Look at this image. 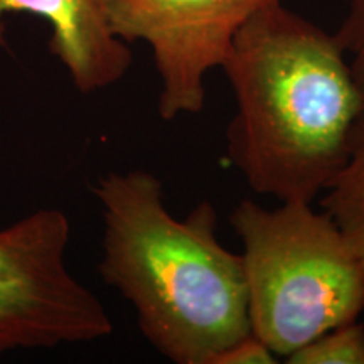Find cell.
<instances>
[{
	"instance_id": "cell-1",
	"label": "cell",
	"mask_w": 364,
	"mask_h": 364,
	"mask_svg": "<svg viewBox=\"0 0 364 364\" xmlns=\"http://www.w3.org/2000/svg\"><path fill=\"white\" fill-rule=\"evenodd\" d=\"M221 68L236 100L230 162L253 193L316 201L344 166L364 110L336 36L277 2L241 27Z\"/></svg>"
},
{
	"instance_id": "cell-2",
	"label": "cell",
	"mask_w": 364,
	"mask_h": 364,
	"mask_svg": "<svg viewBox=\"0 0 364 364\" xmlns=\"http://www.w3.org/2000/svg\"><path fill=\"white\" fill-rule=\"evenodd\" d=\"M93 194L103 216L100 275L129 300L157 353L176 364H209L252 332L241 255L216 238L211 203L177 220L161 179L144 169L108 172Z\"/></svg>"
},
{
	"instance_id": "cell-3",
	"label": "cell",
	"mask_w": 364,
	"mask_h": 364,
	"mask_svg": "<svg viewBox=\"0 0 364 364\" xmlns=\"http://www.w3.org/2000/svg\"><path fill=\"white\" fill-rule=\"evenodd\" d=\"M241 241L250 329L289 358L364 311L361 260L312 203L265 208L243 199L230 216Z\"/></svg>"
},
{
	"instance_id": "cell-4",
	"label": "cell",
	"mask_w": 364,
	"mask_h": 364,
	"mask_svg": "<svg viewBox=\"0 0 364 364\" xmlns=\"http://www.w3.org/2000/svg\"><path fill=\"white\" fill-rule=\"evenodd\" d=\"M71 223L38 209L0 230V354L93 343L113 332L102 300L66 267Z\"/></svg>"
},
{
	"instance_id": "cell-5",
	"label": "cell",
	"mask_w": 364,
	"mask_h": 364,
	"mask_svg": "<svg viewBox=\"0 0 364 364\" xmlns=\"http://www.w3.org/2000/svg\"><path fill=\"white\" fill-rule=\"evenodd\" d=\"M282 0H103L110 31L152 49L161 80L162 120L198 115L206 105V76L221 68L240 29Z\"/></svg>"
},
{
	"instance_id": "cell-6",
	"label": "cell",
	"mask_w": 364,
	"mask_h": 364,
	"mask_svg": "<svg viewBox=\"0 0 364 364\" xmlns=\"http://www.w3.org/2000/svg\"><path fill=\"white\" fill-rule=\"evenodd\" d=\"M12 12L33 14L51 24L49 51L81 93L108 88L129 71L132 51L110 31L103 0H0V46L4 19Z\"/></svg>"
},
{
	"instance_id": "cell-7",
	"label": "cell",
	"mask_w": 364,
	"mask_h": 364,
	"mask_svg": "<svg viewBox=\"0 0 364 364\" xmlns=\"http://www.w3.org/2000/svg\"><path fill=\"white\" fill-rule=\"evenodd\" d=\"M321 196L322 211L336 223L349 248L364 255V110L354 127L344 166Z\"/></svg>"
},
{
	"instance_id": "cell-8",
	"label": "cell",
	"mask_w": 364,
	"mask_h": 364,
	"mask_svg": "<svg viewBox=\"0 0 364 364\" xmlns=\"http://www.w3.org/2000/svg\"><path fill=\"white\" fill-rule=\"evenodd\" d=\"M289 364H364V326L346 322L322 332L289 358Z\"/></svg>"
},
{
	"instance_id": "cell-9",
	"label": "cell",
	"mask_w": 364,
	"mask_h": 364,
	"mask_svg": "<svg viewBox=\"0 0 364 364\" xmlns=\"http://www.w3.org/2000/svg\"><path fill=\"white\" fill-rule=\"evenodd\" d=\"M348 2V14L334 36L348 58L354 78L364 91V0Z\"/></svg>"
},
{
	"instance_id": "cell-10",
	"label": "cell",
	"mask_w": 364,
	"mask_h": 364,
	"mask_svg": "<svg viewBox=\"0 0 364 364\" xmlns=\"http://www.w3.org/2000/svg\"><path fill=\"white\" fill-rule=\"evenodd\" d=\"M279 363L277 354L272 351L260 338L250 332L228 346L211 359L209 364H275Z\"/></svg>"
},
{
	"instance_id": "cell-11",
	"label": "cell",
	"mask_w": 364,
	"mask_h": 364,
	"mask_svg": "<svg viewBox=\"0 0 364 364\" xmlns=\"http://www.w3.org/2000/svg\"><path fill=\"white\" fill-rule=\"evenodd\" d=\"M359 260H361V270H363V279H364V255H359Z\"/></svg>"
}]
</instances>
